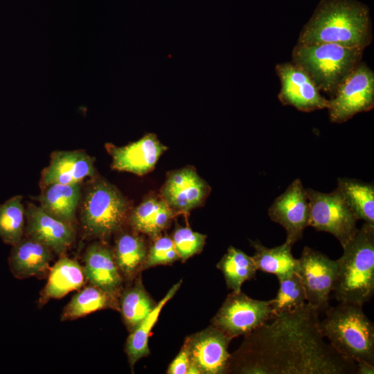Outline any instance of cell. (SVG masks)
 Segmentation results:
<instances>
[{"instance_id":"1","label":"cell","mask_w":374,"mask_h":374,"mask_svg":"<svg viewBox=\"0 0 374 374\" xmlns=\"http://www.w3.org/2000/svg\"><path fill=\"white\" fill-rule=\"evenodd\" d=\"M319 314L305 302L247 335L236 370L249 374H356V362L324 340Z\"/></svg>"},{"instance_id":"2","label":"cell","mask_w":374,"mask_h":374,"mask_svg":"<svg viewBox=\"0 0 374 374\" xmlns=\"http://www.w3.org/2000/svg\"><path fill=\"white\" fill-rule=\"evenodd\" d=\"M372 40L368 8L353 0H322L298 44L332 43L364 50Z\"/></svg>"},{"instance_id":"3","label":"cell","mask_w":374,"mask_h":374,"mask_svg":"<svg viewBox=\"0 0 374 374\" xmlns=\"http://www.w3.org/2000/svg\"><path fill=\"white\" fill-rule=\"evenodd\" d=\"M342 248L335 296L339 302L363 306L374 293V225L364 222Z\"/></svg>"},{"instance_id":"4","label":"cell","mask_w":374,"mask_h":374,"mask_svg":"<svg viewBox=\"0 0 374 374\" xmlns=\"http://www.w3.org/2000/svg\"><path fill=\"white\" fill-rule=\"evenodd\" d=\"M325 314L320 328L335 350L356 363L374 364V326L362 306L339 302Z\"/></svg>"},{"instance_id":"5","label":"cell","mask_w":374,"mask_h":374,"mask_svg":"<svg viewBox=\"0 0 374 374\" xmlns=\"http://www.w3.org/2000/svg\"><path fill=\"white\" fill-rule=\"evenodd\" d=\"M362 53V49L332 43L297 44L292 61L308 73L319 91L333 96L360 63Z\"/></svg>"},{"instance_id":"6","label":"cell","mask_w":374,"mask_h":374,"mask_svg":"<svg viewBox=\"0 0 374 374\" xmlns=\"http://www.w3.org/2000/svg\"><path fill=\"white\" fill-rule=\"evenodd\" d=\"M81 220L86 231L105 238L117 231L125 222L128 203L112 184L101 179L89 188L82 203Z\"/></svg>"},{"instance_id":"7","label":"cell","mask_w":374,"mask_h":374,"mask_svg":"<svg viewBox=\"0 0 374 374\" xmlns=\"http://www.w3.org/2000/svg\"><path fill=\"white\" fill-rule=\"evenodd\" d=\"M306 190L310 206L309 226L333 235L344 247L358 229V220L345 199L337 188L328 193Z\"/></svg>"},{"instance_id":"8","label":"cell","mask_w":374,"mask_h":374,"mask_svg":"<svg viewBox=\"0 0 374 374\" xmlns=\"http://www.w3.org/2000/svg\"><path fill=\"white\" fill-rule=\"evenodd\" d=\"M274 317L271 299H253L244 293L233 292L226 297L213 319L214 327L231 339L247 335Z\"/></svg>"},{"instance_id":"9","label":"cell","mask_w":374,"mask_h":374,"mask_svg":"<svg viewBox=\"0 0 374 374\" xmlns=\"http://www.w3.org/2000/svg\"><path fill=\"white\" fill-rule=\"evenodd\" d=\"M374 106V73L359 63L345 78L329 100L328 109L333 123L347 121L358 113L371 110Z\"/></svg>"},{"instance_id":"10","label":"cell","mask_w":374,"mask_h":374,"mask_svg":"<svg viewBox=\"0 0 374 374\" xmlns=\"http://www.w3.org/2000/svg\"><path fill=\"white\" fill-rule=\"evenodd\" d=\"M338 264L321 251L304 247L296 274L304 287L306 302L319 313L330 307L329 299L337 280Z\"/></svg>"},{"instance_id":"11","label":"cell","mask_w":374,"mask_h":374,"mask_svg":"<svg viewBox=\"0 0 374 374\" xmlns=\"http://www.w3.org/2000/svg\"><path fill=\"white\" fill-rule=\"evenodd\" d=\"M268 215L271 220L285 229L286 242L293 246L302 238L304 230L309 226L310 206L307 190L300 179H294L275 199Z\"/></svg>"},{"instance_id":"12","label":"cell","mask_w":374,"mask_h":374,"mask_svg":"<svg viewBox=\"0 0 374 374\" xmlns=\"http://www.w3.org/2000/svg\"><path fill=\"white\" fill-rule=\"evenodd\" d=\"M276 71L281 84L278 98L282 104L305 112L328 108L329 100L321 95L312 79L300 66L282 63L276 65Z\"/></svg>"},{"instance_id":"13","label":"cell","mask_w":374,"mask_h":374,"mask_svg":"<svg viewBox=\"0 0 374 374\" xmlns=\"http://www.w3.org/2000/svg\"><path fill=\"white\" fill-rule=\"evenodd\" d=\"M231 339L215 327H211L188 337L186 347L190 362L201 373H225L230 366L228 346Z\"/></svg>"},{"instance_id":"14","label":"cell","mask_w":374,"mask_h":374,"mask_svg":"<svg viewBox=\"0 0 374 374\" xmlns=\"http://www.w3.org/2000/svg\"><path fill=\"white\" fill-rule=\"evenodd\" d=\"M209 188L193 167H185L167 175L161 197L175 214L187 213L203 203Z\"/></svg>"},{"instance_id":"15","label":"cell","mask_w":374,"mask_h":374,"mask_svg":"<svg viewBox=\"0 0 374 374\" xmlns=\"http://www.w3.org/2000/svg\"><path fill=\"white\" fill-rule=\"evenodd\" d=\"M107 148L112 157L114 169L140 176L152 170L167 150L153 133H147L138 141L121 147L107 144Z\"/></svg>"},{"instance_id":"16","label":"cell","mask_w":374,"mask_h":374,"mask_svg":"<svg viewBox=\"0 0 374 374\" xmlns=\"http://www.w3.org/2000/svg\"><path fill=\"white\" fill-rule=\"evenodd\" d=\"M25 231L28 238L41 242L53 251L64 253L72 244L75 232L72 224L60 220L39 206L28 204L25 208Z\"/></svg>"},{"instance_id":"17","label":"cell","mask_w":374,"mask_h":374,"mask_svg":"<svg viewBox=\"0 0 374 374\" xmlns=\"http://www.w3.org/2000/svg\"><path fill=\"white\" fill-rule=\"evenodd\" d=\"M84 274L89 284L107 292L118 294L122 274L109 247L98 242L91 244L84 253Z\"/></svg>"},{"instance_id":"18","label":"cell","mask_w":374,"mask_h":374,"mask_svg":"<svg viewBox=\"0 0 374 374\" xmlns=\"http://www.w3.org/2000/svg\"><path fill=\"white\" fill-rule=\"evenodd\" d=\"M94 174L93 160L85 152L57 151L52 154L49 165L42 172V184L45 186L53 184H80Z\"/></svg>"},{"instance_id":"19","label":"cell","mask_w":374,"mask_h":374,"mask_svg":"<svg viewBox=\"0 0 374 374\" xmlns=\"http://www.w3.org/2000/svg\"><path fill=\"white\" fill-rule=\"evenodd\" d=\"M53 257L50 248L28 237L12 245L8 263L12 275L23 279L46 272Z\"/></svg>"},{"instance_id":"20","label":"cell","mask_w":374,"mask_h":374,"mask_svg":"<svg viewBox=\"0 0 374 374\" xmlns=\"http://www.w3.org/2000/svg\"><path fill=\"white\" fill-rule=\"evenodd\" d=\"M86 281L83 267L76 260L61 257L50 269L47 283L40 294L39 305L81 288Z\"/></svg>"},{"instance_id":"21","label":"cell","mask_w":374,"mask_h":374,"mask_svg":"<svg viewBox=\"0 0 374 374\" xmlns=\"http://www.w3.org/2000/svg\"><path fill=\"white\" fill-rule=\"evenodd\" d=\"M80 197V184H53L46 186L38 201L46 213L73 224Z\"/></svg>"},{"instance_id":"22","label":"cell","mask_w":374,"mask_h":374,"mask_svg":"<svg viewBox=\"0 0 374 374\" xmlns=\"http://www.w3.org/2000/svg\"><path fill=\"white\" fill-rule=\"evenodd\" d=\"M175 215L161 196L149 197L132 211L130 222L135 230L157 236L168 226Z\"/></svg>"},{"instance_id":"23","label":"cell","mask_w":374,"mask_h":374,"mask_svg":"<svg viewBox=\"0 0 374 374\" xmlns=\"http://www.w3.org/2000/svg\"><path fill=\"white\" fill-rule=\"evenodd\" d=\"M251 245L255 251L252 258L258 270L274 274L278 279L296 273L298 259L293 256L290 244L285 242L272 248L258 242H251Z\"/></svg>"},{"instance_id":"24","label":"cell","mask_w":374,"mask_h":374,"mask_svg":"<svg viewBox=\"0 0 374 374\" xmlns=\"http://www.w3.org/2000/svg\"><path fill=\"white\" fill-rule=\"evenodd\" d=\"M117 305L116 294L90 284L73 296L63 309L61 321H72L100 310L117 308Z\"/></svg>"},{"instance_id":"25","label":"cell","mask_w":374,"mask_h":374,"mask_svg":"<svg viewBox=\"0 0 374 374\" xmlns=\"http://www.w3.org/2000/svg\"><path fill=\"white\" fill-rule=\"evenodd\" d=\"M339 190L357 220L374 225V186L362 181L339 178Z\"/></svg>"},{"instance_id":"26","label":"cell","mask_w":374,"mask_h":374,"mask_svg":"<svg viewBox=\"0 0 374 374\" xmlns=\"http://www.w3.org/2000/svg\"><path fill=\"white\" fill-rule=\"evenodd\" d=\"M181 281L180 280L169 290L152 312L135 330L131 332L127 337L125 352L131 367H133L139 359L149 355L148 339L151 330L155 325L161 310L176 294L181 286Z\"/></svg>"},{"instance_id":"27","label":"cell","mask_w":374,"mask_h":374,"mask_svg":"<svg viewBox=\"0 0 374 374\" xmlns=\"http://www.w3.org/2000/svg\"><path fill=\"white\" fill-rule=\"evenodd\" d=\"M217 267L222 272L228 288L235 292H240L242 285L253 278L258 271L252 256L233 246L228 248Z\"/></svg>"},{"instance_id":"28","label":"cell","mask_w":374,"mask_h":374,"mask_svg":"<svg viewBox=\"0 0 374 374\" xmlns=\"http://www.w3.org/2000/svg\"><path fill=\"white\" fill-rule=\"evenodd\" d=\"M155 306L141 280L125 290L121 297L120 310L128 330H135Z\"/></svg>"},{"instance_id":"29","label":"cell","mask_w":374,"mask_h":374,"mask_svg":"<svg viewBox=\"0 0 374 374\" xmlns=\"http://www.w3.org/2000/svg\"><path fill=\"white\" fill-rule=\"evenodd\" d=\"M114 255L121 274L132 277L143 266L147 256L143 239L136 234L124 233L116 240Z\"/></svg>"},{"instance_id":"30","label":"cell","mask_w":374,"mask_h":374,"mask_svg":"<svg viewBox=\"0 0 374 374\" xmlns=\"http://www.w3.org/2000/svg\"><path fill=\"white\" fill-rule=\"evenodd\" d=\"M25 208L21 195L12 197L0 204V238L6 244L12 246L23 238Z\"/></svg>"},{"instance_id":"31","label":"cell","mask_w":374,"mask_h":374,"mask_svg":"<svg viewBox=\"0 0 374 374\" xmlns=\"http://www.w3.org/2000/svg\"><path fill=\"white\" fill-rule=\"evenodd\" d=\"M278 280V290L276 297L271 299V307L274 317L280 313L293 310L306 302L305 289L296 273Z\"/></svg>"},{"instance_id":"32","label":"cell","mask_w":374,"mask_h":374,"mask_svg":"<svg viewBox=\"0 0 374 374\" xmlns=\"http://www.w3.org/2000/svg\"><path fill=\"white\" fill-rule=\"evenodd\" d=\"M171 238L179 258L184 261L202 250L206 235L189 227L179 226L174 231Z\"/></svg>"},{"instance_id":"33","label":"cell","mask_w":374,"mask_h":374,"mask_svg":"<svg viewBox=\"0 0 374 374\" xmlns=\"http://www.w3.org/2000/svg\"><path fill=\"white\" fill-rule=\"evenodd\" d=\"M171 238L163 235L157 238L151 246L143 265L144 268L159 265H168L179 259Z\"/></svg>"},{"instance_id":"34","label":"cell","mask_w":374,"mask_h":374,"mask_svg":"<svg viewBox=\"0 0 374 374\" xmlns=\"http://www.w3.org/2000/svg\"><path fill=\"white\" fill-rule=\"evenodd\" d=\"M190 364L188 350L185 345L170 364L167 373L186 374Z\"/></svg>"},{"instance_id":"35","label":"cell","mask_w":374,"mask_h":374,"mask_svg":"<svg viewBox=\"0 0 374 374\" xmlns=\"http://www.w3.org/2000/svg\"><path fill=\"white\" fill-rule=\"evenodd\" d=\"M356 374H373L374 364L366 362H357Z\"/></svg>"},{"instance_id":"36","label":"cell","mask_w":374,"mask_h":374,"mask_svg":"<svg viewBox=\"0 0 374 374\" xmlns=\"http://www.w3.org/2000/svg\"><path fill=\"white\" fill-rule=\"evenodd\" d=\"M201 373L199 368L190 362V366L187 371V374H197Z\"/></svg>"}]
</instances>
